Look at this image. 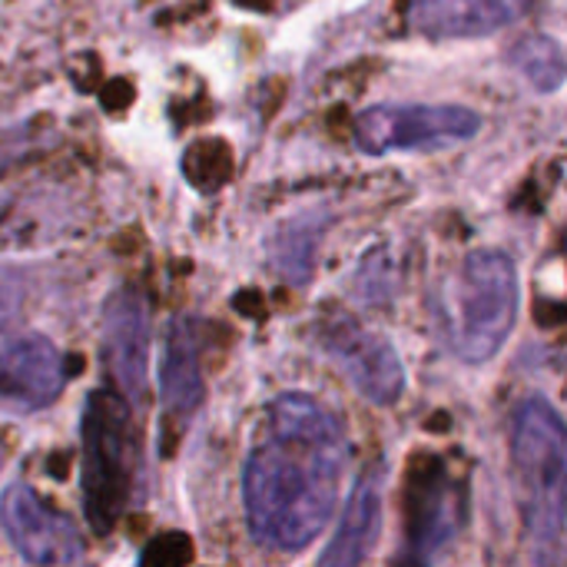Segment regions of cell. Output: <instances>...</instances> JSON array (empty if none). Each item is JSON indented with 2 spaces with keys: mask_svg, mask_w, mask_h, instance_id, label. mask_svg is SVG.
I'll return each mask as SVG.
<instances>
[{
  "mask_svg": "<svg viewBox=\"0 0 567 567\" xmlns=\"http://www.w3.org/2000/svg\"><path fill=\"white\" fill-rule=\"evenodd\" d=\"M528 0H412L409 27L429 40H472L505 30Z\"/></svg>",
  "mask_w": 567,
  "mask_h": 567,
  "instance_id": "8fae6325",
  "label": "cell"
},
{
  "mask_svg": "<svg viewBox=\"0 0 567 567\" xmlns=\"http://www.w3.org/2000/svg\"><path fill=\"white\" fill-rule=\"evenodd\" d=\"M342 422L312 395H279L243 462V512L252 542L296 555L329 525L349 468Z\"/></svg>",
  "mask_w": 567,
  "mask_h": 567,
  "instance_id": "6da1fadb",
  "label": "cell"
},
{
  "mask_svg": "<svg viewBox=\"0 0 567 567\" xmlns=\"http://www.w3.org/2000/svg\"><path fill=\"white\" fill-rule=\"evenodd\" d=\"M382 508H385V462H372L359 475V482L346 502V512H342L326 551L319 555V565H362L379 542Z\"/></svg>",
  "mask_w": 567,
  "mask_h": 567,
  "instance_id": "30bf717a",
  "label": "cell"
},
{
  "mask_svg": "<svg viewBox=\"0 0 567 567\" xmlns=\"http://www.w3.org/2000/svg\"><path fill=\"white\" fill-rule=\"evenodd\" d=\"M319 346L339 365L349 385L372 405H395L402 399L405 369L385 336L339 316L319 326Z\"/></svg>",
  "mask_w": 567,
  "mask_h": 567,
  "instance_id": "8992f818",
  "label": "cell"
},
{
  "mask_svg": "<svg viewBox=\"0 0 567 567\" xmlns=\"http://www.w3.org/2000/svg\"><path fill=\"white\" fill-rule=\"evenodd\" d=\"M0 528L30 565H76L83 561V535L76 525L50 508L30 485L17 482L0 498Z\"/></svg>",
  "mask_w": 567,
  "mask_h": 567,
  "instance_id": "52a82bcc",
  "label": "cell"
},
{
  "mask_svg": "<svg viewBox=\"0 0 567 567\" xmlns=\"http://www.w3.org/2000/svg\"><path fill=\"white\" fill-rule=\"evenodd\" d=\"M66 369L60 349L43 336H23L0 349V399L27 412L47 409L63 395Z\"/></svg>",
  "mask_w": 567,
  "mask_h": 567,
  "instance_id": "9c48e42d",
  "label": "cell"
},
{
  "mask_svg": "<svg viewBox=\"0 0 567 567\" xmlns=\"http://www.w3.org/2000/svg\"><path fill=\"white\" fill-rule=\"evenodd\" d=\"M442 346L465 365L498 355L518 319V266L502 249L468 252L432 292Z\"/></svg>",
  "mask_w": 567,
  "mask_h": 567,
  "instance_id": "7a4b0ae2",
  "label": "cell"
},
{
  "mask_svg": "<svg viewBox=\"0 0 567 567\" xmlns=\"http://www.w3.org/2000/svg\"><path fill=\"white\" fill-rule=\"evenodd\" d=\"M482 116L455 103H379L355 116V146L369 156L445 150L478 136Z\"/></svg>",
  "mask_w": 567,
  "mask_h": 567,
  "instance_id": "5b68a950",
  "label": "cell"
},
{
  "mask_svg": "<svg viewBox=\"0 0 567 567\" xmlns=\"http://www.w3.org/2000/svg\"><path fill=\"white\" fill-rule=\"evenodd\" d=\"M512 63L542 93H555L565 83V50L548 33H528L512 50Z\"/></svg>",
  "mask_w": 567,
  "mask_h": 567,
  "instance_id": "5bb4252c",
  "label": "cell"
},
{
  "mask_svg": "<svg viewBox=\"0 0 567 567\" xmlns=\"http://www.w3.org/2000/svg\"><path fill=\"white\" fill-rule=\"evenodd\" d=\"M512 465L518 478L525 528L535 561L565 558L567 432L558 409L545 399H525L512 419Z\"/></svg>",
  "mask_w": 567,
  "mask_h": 567,
  "instance_id": "3957f363",
  "label": "cell"
},
{
  "mask_svg": "<svg viewBox=\"0 0 567 567\" xmlns=\"http://www.w3.org/2000/svg\"><path fill=\"white\" fill-rule=\"evenodd\" d=\"M159 399L163 412L186 422L203 405V375H199V336L193 319H176L166 329L163 362H159Z\"/></svg>",
  "mask_w": 567,
  "mask_h": 567,
  "instance_id": "4fadbf2b",
  "label": "cell"
},
{
  "mask_svg": "<svg viewBox=\"0 0 567 567\" xmlns=\"http://www.w3.org/2000/svg\"><path fill=\"white\" fill-rule=\"evenodd\" d=\"M462 525V495L455 482L445 475L442 465L432 468L429 482L412 488V508H409V545L415 561L439 558Z\"/></svg>",
  "mask_w": 567,
  "mask_h": 567,
  "instance_id": "7c38bea8",
  "label": "cell"
},
{
  "mask_svg": "<svg viewBox=\"0 0 567 567\" xmlns=\"http://www.w3.org/2000/svg\"><path fill=\"white\" fill-rule=\"evenodd\" d=\"M140 439L130 402L113 389H96L83 409V515L96 535H110L123 518L136 478Z\"/></svg>",
  "mask_w": 567,
  "mask_h": 567,
  "instance_id": "277c9868",
  "label": "cell"
},
{
  "mask_svg": "<svg viewBox=\"0 0 567 567\" xmlns=\"http://www.w3.org/2000/svg\"><path fill=\"white\" fill-rule=\"evenodd\" d=\"M150 316L136 289H116L103 309V359L126 402H136L146 385Z\"/></svg>",
  "mask_w": 567,
  "mask_h": 567,
  "instance_id": "ba28073f",
  "label": "cell"
}]
</instances>
